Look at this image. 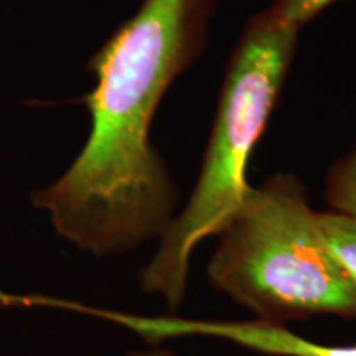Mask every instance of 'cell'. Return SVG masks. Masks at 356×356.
Returning a JSON list of instances; mask_svg holds the SVG:
<instances>
[{"label": "cell", "instance_id": "1", "mask_svg": "<svg viewBox=\"0 0 356 356\" xmlns=\"http://www.w3.org/2000/svg\"><path fill=\"white\" fill-rule=\"evenodd\" d=\"M216 0H144L88 61L96 86L81 99L91 132L71 167L33 204L56 233L96 256L160 239L181 193L150 142L168 88L203 55Z\"/></svg>", "mask_w": 356, "mask_h": 356}, {"label": "cell", "instance_id": "2", "mask_svg": "<svg viewBox=\"0 0 356 356\" xmlns=\"http://www.w3.org/2000/svg\"><path fill=\"white\" fill-rule=\"evenodd\" d=\"M299 32L269 7L249 19L231 53L197 184L140 270L142 291L160 296L173 312L185 302L195 248L221 233L251 190L249 157L277 104Z\"/></svg>", "mask_w": 356, "mask_h": 356}, {"label": "cell", "instance_id": "3", "mask_svg": "<svg viewBox=\"0 0 356 356\" xmlns=\"http://www.w3.org/2000/svg\"><path fill=\"white\" fill-rule=\"evenodd\" d=\"M218 238L208 279L254 320L284 327L320 315L356 320V282L328 248L293 173L251 186Z\"/></svg>", "mask_w": 356, "mask_h": 356}, {"label": "cell", "instance_id": "4", "mask_svg": "<svg viewBox=\"0 0 356 356\" xmlns=\"http://www.w3.org/2000/svg\"><path fill=\"white\" fill-rule=\"evenodd\" d=\"M202 333L269 356H356V345L317 343L291 332L284 325L261 320H207L202 325Z\"/></svg>", "mask_w": 356, "mask_h": 356}, {"label": "cell", "instance_id": "5", "mask_svg": "<svg viewBox=\"0 0 356 356\" xmlns=\"http://www.w3.org/2000/svg\"><path fill=\"white\" fill-rule=\"evenodd\" d=\"M325 202L332 213L356 220V147L328 170Z\"/></svg>", "mask_w": 356, "mask_h": 356}, {"label": "cell", "instance_id": "6", "mask_svg": "<svg viewBox=\"0 0 356 356\" xmlns=\"http://www.w3.org/2000/svg\"><path fill=\"white\" fill-rule=\"evenodd\" d=\"M318 221L328 248L356 282V220L332 211H318Z\"/></svg>", "mask_w": 356, "mask_h": 356}, {"label": "cell", "instance_id": "7", "mask_svg": "<svg viewBox=\"0 0 356 356\" xmlns=\"http://www.w3.org/2000/svg\"><path fill=\"white\" fill-rule=\"evenodd\" d=\"M335 2L338 0H275L270 8L280 20L302 29Z\"/></svg>", "mask_w": 356, "mask_h": 356}, {"label": "cell", "instance_id": "8", "mask_svg": "<svg viewBox=\"0 0 356 356\" xmlns=\"http://www.w3.org/2000/svg\"><path fill=\"white\" fill-rule=\"evenodd\" d=\"M126 356H180V355L168 348H162V346H154V348L150 350L132 351V353H129Z\"/></svg>", "mask_w": 356, "mask_h": 356}]
</instances>
